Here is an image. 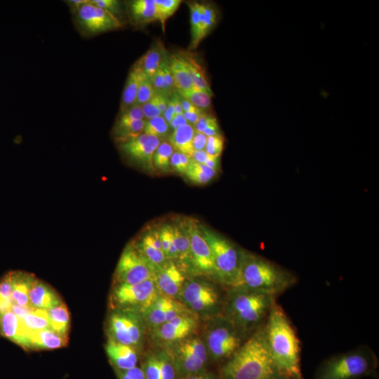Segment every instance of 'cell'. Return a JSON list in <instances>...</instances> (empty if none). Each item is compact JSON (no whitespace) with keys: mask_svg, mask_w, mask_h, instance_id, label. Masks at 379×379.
Here are the masks:
<instances>
[{"mask_svg":"<svg viewBox=\"0 0 379 379\" xmlns=\"http://www.w3.org/2000/svg\"><path fill=\"white\" fill-rule=\"evenodd\" d=\"M266 342L263 324L253 332L220 369V379H284Z\"/></svg>","mask_w":379,"mask_h":379,"instance_id":"cell-1","label":"cell"},{"mask_svg":"<svg viewBox=\"0 0 379 379\" xmlns=\"http://www.w3.org/2000/svg\"><path fill=\"white\" fill-rule=\"evenodd\" d=\"M263 328L268 349L281 373L289 379H303L299 339L286 314L276 302Z\"/></svg>","mask_w":379,"mask_h":379,"instance_id":"cell-2","label":"cell"},{"mask_svg":"<svg viewBox=\"0 0 379 379\" xmlns=\"http://www.w3.org/2000/svg\"><path fill=\"white\" fill-rule=\"evenodd\" d=\"M297 281L291 272L270 260L243 251L239 274L232 288H238L276 297Z\"/></svg>","mask_w":379,"mask_h":379,"instance_id":"cell-3","label":"cell"},{"mask_svg":"<svg viewBox=\"0 0 379 379\" xmlns=\"http://www.w3.org/2000/svg\"><path fill=\"white\" fill-rule=\"evenodd\" d=\"M274 302L275 298L270 295L230 288L225 316L246 336L262 325Z\"/></svg>","mask_w":379,"mask_h":379,"instance_id":"cell-4","label":"cell"},{"mask_svg":"<svg viewBox=\"0 0 379 379\" xmlns=\"http://www.w3.org/2000/svg\"><path fill=\"white\" fill-rule=\"evenodd\" d=\"M377 357L368 347H360L326 360L315 379H359L375 370Z\"/></svg>","mask_w":379,"mask_h":379,"instance_id":"cell-5","label":"cell"},{"mask_svg":"<svg viewBox=\"0 0 379 379\" xmlns=\"http://www.w3.org/2000/svg\"><path fill=\"white\" fill-rule=\"evenodd\" d=\"M199 229L211 251L215 279L230 288L233 287L238 277L243 251L208 227L199 225Z\"/></svg>","mask_w":379,"mask_h":379,"instance_id":"cell-6","label":"cell"},{"mask_svg":"<svg viewBox=\"0 0 379 379\" xmlns=\"http://www.w3.org/2000/svg\"><path fill=\"white\" fill-rule=\"evenodd\" d=\"M244 335L225 315L208 324L205 335L208 354L215 361L228 359L241 347Z\"/></svg>","mask_w":379,"mask_h":379,"instance_id":"cell-7","label":"cell"},{"mask_svg":"<svg viewBox=\"0 0 379 379\" xmlns=\"http://www.w3.org/2000/svg\"><path fill=\"white\" fill-rule=\"evenodd\" d=\"M156 266L152 264L136 248L127 246L117 265L115 276L119 284H136L154 279Z\"/></svg>","mask_w":379,"mask_h":379,"instance_id":"cell-8","label":"cell"},{"mask_svg":"<svg viewBox=\"0 0 379 379\" xmlns=\"http://www.w3.org/2000/svg\"><path fill=\"white\" fill-rule=\"evenodd\" d=\"M207 350L199 338H192L178 341L171 355L175 369L187 376L197 374L207 360Z\"/></svg>","mask_w":379,"mask_h":379,"instance_id":"cell-9","label":"cell"},{"mask_svg":"<svg viewBox=\"0 0 379 379\" xmlns=\"http://www.w3.org/2000/svg\"><path fill=\"white\" fill-rule=\"evenodd\" d=\"M73 15L77 28L86 36L115 30L122 26L121 20L91 4L90 0Z\"/></svg>","mask_w":379,"mask_h":379,"instance_id":"cell-10","label":"cell"},{"mask_svg":"<svg viewBox=\"0 0 379 379\" xmlns=\"http://www.w3.org/2000/svg\"><path fill=\"white\" fill-rule=\"evenodd\" d=\"M158 291L154 279H150L136 284H119L114 298L121 307L138 308L142 312L159 296Z\"/></svg>","mask_w":379,"mask_h":379,"instance_id":"cell-11","label":"cell"},{"mask_svg":"<svg viewBox=\"0 0 379 379\" xmlns=\"http://www.w3.org/2000/svg\"><path fill=\"white\" fill-rule=\"evenodd\" d=\"M111 340L133 347L141 342L142 328L139 318L133 312L117 311L109 321Z\"/></svg>","mask_w":379,"mask_h":379,"instance_id":"cell-12","label":"cell"},{"mask_svg":"<svg viewBox=\"0 0 379 379\" xmlns=\"http://www.w3.org/2000/svg\"><path fill=\"white\" fill-rule=\"evenodd\" d=\"M190 239V262L201 272L215 278L210 247L201 234L199 224L194 219L183 222Z\"/></svg>","mask_w":379,"mask_h":379,"instance_id":"cell-13","label":"cell"},{"mask_svg":"<svg viewBox=\"0 0 379 379\" xmlns=\"http://www.w3.org/2000/svg\"><path fill=\"white\" fill-rule=\"evenodd\" d=\"M180 295L185 303L195 312L212 310L218 307L220 300L217 289L203 281L192 280L184 283Z\"/></svg>","mask_w":379,"mask_h":379,"instance_id":"cell-14","label":"cell"},{"mask_svg":"<svg viewBox=\"0 0 379 379\" xmlns=\"http://www.w3.org/2000/svg\"><path fill=\"white\" fill-rule=\"evenodd\" d=\"M160 142L159 138L142 133L119 143V149L129 160L152 172L154 170L153 156Z\"/></svg>","mask_w":379,"mask_h":379,"instance_id":"cell-15","label":"cell"},{"mask_svg":"<svg viewBox=\"0 0 379 379\" xmlns=\"http://www.w3.org/2000/svg\"><path fill=\"white\" fill-rule=\"evenodd\" d=\"M142 313L147 324L154 328L177 316L186 314L182 305L165 295L158 296Z\"/></svg>","mask_w":379,"mask_h":379,"instance_id":"cell-16","label":"cell"},{"mask_svg":"<svg viewBox=\"0 0 379 379\" xmlns=\"http://www.w3.org/2000/svg\"><path fill=\"white\" fill-rule=\"evenodd\" d=\"M155 283L163 295L173 298L180 294L185 283L181 270L171 260L156 267Z\"/></svg>","mask_w":379,"mask_h":379,"instance_id":"cell-17","label":"cell"},{"mask_svg":"<svg viewBox=\"0 0 379 379\" xmlns=\"http://www.w3.org/2000/svg\"><path fill=\"white\" fill-rule=\"evenodd\" d=\"M195 326L194 319L187 314H183L155 328L156 336L165 342H178L190 335Z\"/></svg>","mask_w":379,"mask_h":379,"instance_id":"cell-18","label":"cell"},{"mask_svg":"<svg viewBox=\"0 0 379 379\" xmlns=\"http://www.w3.org/2000/svg\"><path fill=\"white\" fill-rule=\"evenodd\" d=\"M168 58V51L162 41H156L134 65L151 78Z\"/></svg>","mask_w":379,"mask_h":379,"instance_id":"cell-19","label":"cell"},{"mask_svg":"<svg viewBox=\"0 0 379 379\" xmlns=\"http://www.w3.org/2000/svg\"><path fill=\"white\" fill-rule=\"evenodd\" d=\"M105 349L110 361L119 371L136 366L138 356L134 347L110 340Z\"/></svg>","mask_w":379,"mask_h":379,"instance_id":"cell-20","label":"cell"},{"mask_svg":"<svg viewBox=\"0 0 379 379\" xmlns=\"http://www.w3.org/2000/svg\"><path fill=\"white\" fill-rule=\"evenodd\" d=\"M29 300L34 308L44 310H48L62 302L58 295L51 287L36 279L29 288Z\"/></svg>","mask_w":379,"mask_h":379,"instance_id":"cell-21","label":"cell"},{"mask_svg":"<svg viewBox=\"0 0 379 379\" xmlns=\"http://www.w3.org/2000/svg\"><path fill=\"white\" fill-rule=\"evenodd\" d=\"M0 332L13 342L22 347H29V339L21 321L11 310L0 314Z\"/></svg>","mask_w":379,"mask_h":379,"instance_id":"cell-22","label":"cell"},{"mask_svg":"<svg viewBox=\"0 0 379 379\" xmlns=\"http://www.w3.org/2000/svg\"><path fill=\"white\" fill-rule=\"evenodd\" d=\"M29 347L53 350L64 347L68 342L67 335H62L51 328L29 334Z\"/></svg>","mask_w":379,"mask_h":379,"instance_id":"cell-23","label":"cell"},{"mask_svg":"<svg viewBox=\"0 0 379 379\" xmlns=\"http://www.w3.org/2000/svg\"><path fill=\"white\" fill-rule=\"evenodd\" d=\"M168 60L177 91H188L194 88L186 60L182 53L170 55Z\"/></svg>","mask_w":379,"mask_h":379,"instance_id":"cell-24","label":"cell"},{"mask_svg":"<svg viewBox=\"0 0 379 379\" xmlns=\"http://www.w3.org/2000/svg\"><path fill=\"white\" fill-rule=\"evenodd\" d=\"M130 20L135 25H142L157 20L154 0H134L127 4Z\"/></svg>","mask_w":379,"mask_h":379,"instance_id":"cell-25","label":"cell"},{"mask_svg":"<svg viewBox=\"0 0 379 379\" xmlns=\"http://www.w3.org/2000/svg\"><path fill=\"white\" fill-rule=\"evenodd\" d=\"M13 303L22 307H30L29 300V291L34 281L30 274L20 272H13Z\"/></svg>","mask_w":379,"mask_h":379,"instance_id":"cell-26","label":"cell"},{"mask_svg":"<svg viewBox=\"0 0 379 379\" xmlns=\"http://www.w3.org/2000/svg\"><path fill=\"white\" fill-rule=\"evenodd\" d=\"M194 133V127L190 124H186L173 130L168 137V142L173 149L191 157L194 151L192 147Z\"/></svg>","mask_w":379,"mask_h":379,"instance_id":"cell-27","label":"cell"},{"mask_svg":"<svg viewBox=\"0 0 379 379\" xmlns=\"http://www.w3.org/2000/svg\"><path fill=\"white\" fill-rule=\"evenodd\" d=\"M142 72L135 65L130 70L123 90L119 113L135 105L138 88Z\"/></svg>","mask_w":379,"mask_h":379,"instance_id":"cell-28","label":"cell"},{"mask_svg":"<svg viewBox=\"0 0 379 379\" xmlns=\"http://www.w3.org/2000/svg\"><path fill=\"white\" fill-rule=\"evenodd\" d=\"M186 60L188 70L194 87L213 95L204 69L197 60L190 53L181 52Z\"/></svg>","mask_w":379,"mask_h":379,"instance_id":"cell-29","label":"cell"},{"mask_svg":"<svg viewBox=\"0 0 379 379\" xmlns=\"http://www.w3.org/2000/svg\"><path fill=\"white\" fill-rule=\"evenodd\" d=\"M20 320L28 339L29 334L50 328L47 310L33 308Z\"/></svg>","mask_w":379,"mask_h":379,"instance_id":"cell-30","label":"cell"},{"mask_svg":"<svg viewBox=\"0 0 379 379\" xmlns=\"http://www.w3.org/2000/svg\"><path fill=\"white\" fill-rule=\"evenodd\" d=\"M50 328L55 331L67 335L69 328V313L63 302L47 310Z\"/></svg>","mask_w":379,"mask_h":379,"instance_id":"cell-31","label":"cell"},{"mask_svg":"<svg viewBox=\"0 0 379 379\" xmlns=\"http://www.w3.org/2000/svg\"><path fill=\"white\" fill-rule=\"evenodd\" d=\"M175 245L178 251V258L185 264L190 262V239L182 222L172 225Z\"/></svg>","mask_w":379,"mask_h":379,"instance_id":"cell-32","label":"cell"},{"mask_svg":"<svg viewBox=\"0 0 379 379\" xmlns=\"http://www.w3.org/2000/svg\"><path fill=\"white\" fill-rule=\"evenodd\" d=\"M145 121L144 119L125 124H114L112 131V135L119 143L137 137L143 133Z\"/></svg>","mask_w":379,"mask_h":379,"instance_id":"cell-33","label":"cell"},{"mask_svg":"<svg viewBox=\"0 0 379 379\" xmlns=\"http://www.w3.org/2000/svg\"><path fill=\"white\" fill-rule=\"evenodd\" d=\"M217 171L205 164L194 161L192 159L187 168L185 175L192 182L203 185L208 182L216 175Z\"/></svg>","mask_w":379,"mask_h":379,"instance_id":"cell-34","label":"cell"},{"mask_svg":"<svg viewBox=\"0 0 379 379\" xmlns=\"http://www.w3.org/2000/svg\"><path fill=\"white\" fill-rule=\"evenodd\" d=\"M173 151L174 149L169 142H161L153 156L154 168L161 172H169L171 169L170 159Z\"/></svg>","mask_w":379,"mask_h":379,"instance_id":"cell-35","label":"cell"},{"mask_svg":"<svg viewBox=\"0 0 379 379\" xmlns=\"http://www.w3.org/2000/svg\"><path fill=\"white\" fill-rule=\"evenodd\" d=\"M191 23V48H195L201 42V5L198 2L189 4Z\"/></svg>","mask_w":379,"mask_h":379,"instance_id":"cell-36","label":"cell"},{"mask_svg":"<svg viewBox=\"0 0 379 379\" xmlns=\"http://www.w3.org/2000/svg\"><path fill=\"white\" fill-rule=\"evenodd\" d=\"M135 246L156 267L163 264L167 259L161 250L157 248L142 237Z\"/></svg>","mask_w":379,"mask_h":379,"instance_id":"cell-37","label":"cell"},{"mask_svg":"<svg viewBox=\"0 0 379 379\" xmlns=\"http://www.w3.org/2000/svg\"><path fill=\"white\" fill-rule=\"evenodd\" d=\"M177 92L202 111L209 108L211 105V96L194 86L188 91H178Z\"/></svg>","mask_w":379,"mask_h":379,"instance_id":"cell-38","label":"cell"},{"mask_svg":"<svg viewBox=\"0 0 379 379\" xmlns=\"http://www.w3.org/2000/svg\"><path fill=\"white\" fill-rule=\"evenodd\" d=\"M169 128V124L161 115L146 120L142 133L154 136L161 140L167 136Z\"/></svg>","mask_w":379,"mask_h":379,"instance_id":"cell-39","label":"cell"},{"mask_svg":"<svg viewBox=\"0 0 379 379\" xmlns=\"http://www.w3.org/2000/svg\"><path fill=\"white\" fill-rule=\"evenodd\" d=\"M156 7V18L164 27L166 20L177 11L182 1L180 0H154Z\"/></svg>","mask_w":379,"mask_h":379,"instance_id":"cell-40","label":"cell"},{"mask_svg":"<svg viewBox=\"0 0 379 379\" xmlns=\"http://www.w3.org/2000/svg\"><path fill=\"white\" fill-rule=\"evenodd\" d=\"M201 5V37L203 39L211 29L216 25L218 19V11L211 4Z\"/></svg>","mask_w":379,"mask_h":379,"instance_id":"cell-41","label":"cell"},{"mask_svg":"<svg viewBox=\"0 0 379 379\" xmlns=\"http://www.w3.org/2000/svg\"><path fill=\"white\" fill-rule=\"evenodd\" d=\"M13 277L12 272L5 275L0 281V314L11 309L13 304Z\"/></svg>","mask_w":379,"mask_h":379,"instance_id":"cell-42","label":"cell"},{"mask_svg":"<svg viewBox=\"0 0 379 379\" xmlns=\"http://www.w3.org/2000/svg\"><path fill=\"white\" fill-rule=\"evenodd\" d=\"M155 93L150 79L142 72L138 88L135 105H142L152 99Z\"/></svg>","mask_w":379,"mask_h":379,"instance_id":"cell-43","label":"cell"},{"mask_svg":"<svg viewBox=\"0 0 379 379\" xmlns=\"http://www.w3.org/2000/svg\"><path fill=\"white\" fill-rule=\"evenodd\" d=\"M161 379H175V367L169 354L161 352L157 354Z\"/></svg>","mask_w":379,"mask_h":379,"instance_id":"cell-44","label":"cell"},{"mask_svg":"<svg viewBox=\"0 0 379 379\" xmlns=\"http://www.w3.org/2000/svg\"><path fill=\"white\" fill-rule=\"evenodd\" d=\"M144 119L145 118L141 109V107L138 105H134L129 109L120 112L117 121H115V124H125Z\"/></svg>","mask_w":379,"mask_h":379,"instance_id":"cell-45","label":"cell"},{"mask_svg":"<svg viewBox=\"0 0 379 379\" xmlns=\"http://www.w3.org/2000/svg\"><path fill=\"white\" fill-rule=\"evenodd\" d=\"M90 2L95 6L101 8L112 15L115 16L119 20L122 17L121 3L117 0H90Z\"/></svg>","mask_w":379,"mask_h":379,"instance_id":"cell-46","label":"cell"},{"mask_svg":"<svg viewBox=\"0 0 379 379\" xmlns=\"http://www.w3.org/2000/svg\"><path fill=\"white\" fill-rule=\"evenodd\" d=\"M191 160L192 158L189 156L175 151L170 159L171 168L178 173L185 174Z\"/></svg>","mask_w":379,"mask_h":379,"instance_id":"cell-47","label":"cell"},{"mask_svg":"<svg viewBox=\"0 0 379 379\" xmlns=\"http://www.w3.org/2000/svg\"><path fill=\"white\" fill-rule=\"evenodd\" d=\"M142 369L145 379H161L157 355L149 356Z\"/></svg>","mask_w":379,"mask_h":379,"instance_id":"cell-48","label":"cell"},{"mask_svg":"<svg viewBox=\"0 0 379 379\" xmlns=\"http://www.w3.org/2000/svg\"><path fill=\"white\" fill-rule=\"evenodd\" d=\"M224 147L222 135L207 137L205 151L212 157H220Z\"/></svg>","mask_w":379,"mask_h":379,"instance_id":"cell-49","label":"cell"},{"mask_svg":"<svg viewBox=\"0 0 379 379\" xmlns=\"http://www.w3.org/2000/svg\"><path fill=\"white\" fill-rule=\"evenodd\" d=\"M140 107L145 120L161 115V112L158 106V97L157 93L152 99Z\"/></svg>","mask_w":379,"mask_h":379,"instance_id":"cell-50","label":"cell"},{"mask_svg":"<svg viewBox=\"0 0 379 379\" xmlns=\"http://www.w3.org/2000/svg\"><path fill=\"white\" fill-rule=\"evenodd\" d=\"M161 250L168 259V249L173 237V227L171 225H164L159 230Z\"/></svg>","mask_w":379,"mask_h":379,"instance_id":"cell-51","label":"cell"},{"mask_svg":"<svg viewBox=\"0 0 379 379\" xmlns=\"http://www.w3.org/2000/svg\"><path fill=\"white\" fill-rule=\"evenodd\" d=\"M119 376L120 379H145L142 369L137 366L119 371Z\"/></svg>","mask_w":379,"mask_h":379,"instance_id":"cell-52","label":"cell"},{"mask_svg":"<svg viewBox=\"0 0 379 379\" xmlns=\"http://www.w3.org/2000/svg\"><path fill=\"white\" fill-rule=\"evenodd\" d=\"M207 137L222 135L215 117L211 116L209 121L204 130L203 133Z\"/></svg>","mask_w":379,"mask_h":379,"instance_id":"cell-53","label":"cell"},{"mask_svg":"<svg viewBox=\"0 0 379 379\" xmlns=\"http://www.w3.org/2000/svg\"><path fill=\"white\" fill-rule=\"evenodd\" d=\"M206 141V135L201 133L195 132L192 139V147L194 150L205 149Z\"/></svg>","mask_w":379,"mask_h":379,"instance_id":"cell-54","label":"cell"},{"mask_svg":"<svg viewBox=\"0 0 379 379\" xmlns=\"http://www.w3.org/2000/svg\"><path fill=\"white\" fill-rule=\"evenodd\" d=\"M204 111L197 108L192 111L183 112V115L188 124L194 126L199 119L200 117L204 114Z\"/></svg>","mask_w":379,"mask_h":379,"instance_id":"cell-55","label":"cell"},{"mask_svg":"<svg viewBox=\"0 0 379 379\" xmlns=\"http://www.w3.org/2000/svg\"><path fill=\"white\" fill-rule=\"evenodd\" d=\"M162 117L168 124H169V122L175 117L174 103L172 98V95L170 96L168 105L162 114Z\"/></svg>","mask_w":379,"mask_h":379,"instance_id":"cell-56","label":"cell"},{"mask_svg":"<svg viewBox=\"0 0 379 379\" xmlns=\"http://www.w3.org/2000/svg\"><path fill=\"white\" fill-rule=\"evenodd\" d=\"M168 124L171 128H173V130H175L188 124L182 114L175 115L172 119V120L169 122Z\"/></svg>","mask_w":379,"mask_h":379,"instance_id":"cell-57","label":"cell"},{"mask_svg":"<svg viewBox=\"0 0 379 379\" xmlns=\"http://www.w3.org/2000/svg\"><path fill=\"white\" fill-rule=\"evenodd\" d=\"M207 152L204 150H194L191 158L192 159L199 164H204L208 157Z\"/></svg>","mask_w":379,"mask_h":379,"instance_id":"cell-58","label":"cell"},{"mask_svg":"<svg viewBox=\"0 0 379 379\" xmlns=\"http://www.w3.org/2000/svg\"><path fill=\"white\" fill-rule=\"evenodd\" d=\"M88 1V0H69L66 1V3L73 14Z\"/></svg>","mask_w":379,"mask_h":379,"instance_id":"cell-59","label":"cell"},{"mask_svg":"<svg viewBox=\"0 0 379 379\" xmlns=\"http://www.w3.org/2000/svg\"><path fill=\"white\" fill-rule=\"evenodd\" d=\"M218 164H219V157H212L209 155L207 160L204 164H205L206 166L212 169L218 171Z\"/></svg>","mask_w":379,"mask_h":379,"instance_id":"cell-60","label":"cell"},{"mask_svg":"<svg viewBox=\"0 0 379 379\" xmlns=\"http://www.w3.org/2000/svg\"><path fill=\"white\" fill-rule=\"evenodd\" d=\"M184 379H204V376L197 374H192L185 376Z\"/></svg>","mask_w":379,"mask_h":379,"instance_id":"cell-61","label":"cell"},{"mask_svg":"<svg viewBox=\"0 0 379 379\" xmlns=\"http://www.w3.org/2000/svg\"><path fill=\"white\" fill-rule=\"evenodd\" d=\"M204 379H213L212 377L208 375V376H204Z\"/></svg>","mask_w":379,"mask_h":379,"instance_id":"cell-62","label":"cell"},{"mask_svg":"<svg viewBox=\"0 0 379 379\" xmlns=\"http://www.w3.org/2000/svg\"><path fill=\"white\" fill-rule=\"evenodd\" d=\"M284 379H289V378H285Z\"/></svg>","mask_w":379,"mask_h":379,"instance_id":"cell-63","label":"cell"}]
</instances>
